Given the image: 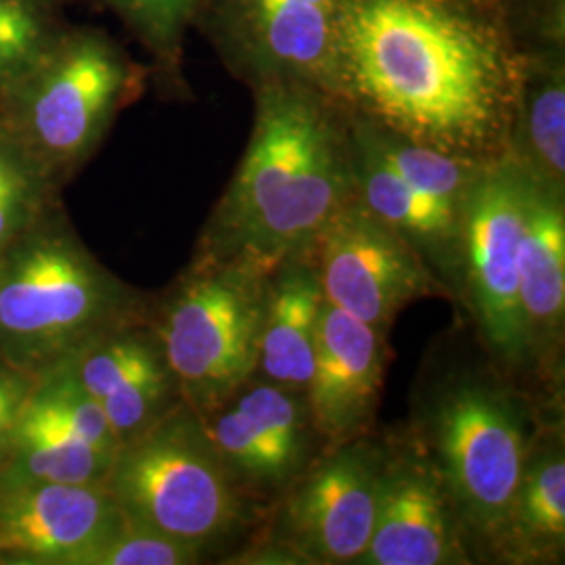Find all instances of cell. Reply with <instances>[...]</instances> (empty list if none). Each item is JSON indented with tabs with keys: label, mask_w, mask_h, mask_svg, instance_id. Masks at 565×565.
<instances>
[{
	"label": "cell",
	"mask_w": 565,
	"mask_h": 565,
	"mask_svg": "<svg viewBox=\"0 0 565 565\" xmlns=\"http://www.w3.org/2000/svg\"><path fill=\"white\" fill-rule=\"evenodd\" d=\"M522 74L497 0H343L331 97L408 141L503 158Z\"/></svg>",
	"instance_id": "6da1fadb"
},
{
	"label": "cell",
	"mask_w": 565,
	"mask_h": 565,
	"mask_svg": "<svg viewBox=\"0 0 565 565\" xmlns=\"http://www.w3.org/2000/svg\"><path fill=\"white\" fill-rule=\"evenodd\" d=\"M254 88L252 137L210 224L205 258L270 277L310 258L356 186L342 103L291 82Z\"/></svg>",
	"instance_id": "7a4b0ae2"
},
{
	"label": "cell",
	"mask_w": 565,
	"mask_h": 565,
	"mask_svg": "<svg viewBox=\"0 0 565 565\" xmlns=\"http://www.w3.org/2000/svg\"><path fill=\"white\" fill-rule=\"evenodd\" d=\"M135 67L97 28H61L20 76L0 84V126L53 177L84 162L135 88Z\"/></svg>",
	"instance_id": "3957f363"
},
{
	"label": "cell",
	"mask_w": 565,
	"mask_h": 565,
	"mask_svg": "<svg viewBox=\"0 0 565 565\" xmlns=\"http://www.w3.org/2000/svg\"><path fill=\"white\" fill-rule=\"evenodd\" d=\"M539 434L522 396L488 375H459L427 403L424 440L465 536L494 548Z\"/></svg>",
	"instance_id": "277c9868"
},
{
	"label": "cell",
	"mask_w": 565,
	"mask_h": 565,
	"mask_svg": "<svg viewBox=\"0 0 565 565\" xmlns=\"http://www.w3.org/2000/svg\"><path fill=\"white\" fill-rule=\"evenodd\" d=\"M103 488L128 524L202 551L247 522L245 494L186 404L120 445Z\"/></svg>",
	"instance_id": "5b68a950"
},
{
	"label": "cell",
	"mask_w": 565,
	"mask_h": 565,
	"mask_svg": "<svg viewBox=\"0 0 565 565\" xmlns=\"http://www.w3.org/2000/svg\"><path fill=\"white\" fill-rule=\"evenodd\" d=\"M121 289L81 245L25 228L0 249V361L51 366L109 331Z\"/></svg>",
	"instance_id": "8992f818"
},
{
	"label": "cell",
	"mask_w": 565,
	"mask_h": 565,
	"mask_svg": "<svg viewBox=\"0 0 565 565\" xmlns=\"http://www.w3.org/2000/svg\"><path fill=\"white\" fill-rule=\"evenodd\" d=\"M268 275L205 258L168 306L160 350L186 406L205 415L258 373Z\"/></svg>",
	"instance_id": "52a82bcc"
},
{
	"label": "cell",
	"mask_w": 565,
	"mask_h": 565,
	"mask_svg": "<svg viewBox=\"0 0 565 565\" xmlns=\"http://www.w3.org/2000/svg\"><path fill=\"white\" fill-rule=\"evenodd\" d=\"M527 172L511 156L486 163L461 207V275L488 348L509 366L532 361L520 310V242Z\"/></svg>",
	"instance_id": "ba28073f"
},
{
	"label": "cell",
	"mask_w": 565,
	"mask_h": 565,
	"mask_svg": "<svg viewBox=\"0 0 565 565\" xmlns=\"http://www.w3.org/2000/svg\"><path fill=\"white\" fill-rule=\"evenodd\" d=\"M310 260L324 302L385 333L406 306L448 294L424 256L356 198L324 228Z\"/></svg>",
	"instance_id": "9c48e42d"
},
{
	"label": "cell",
	"mask_w": 565,
	"mask_h": 565,
	"mask_svg": "<svg viewBox=\"0 0 565 565\" xmlns=\"http://www.w3.org/2000/svg\"><path fill=\"white\" fill-rule=\"evenodd\" d=\"M343 0H203L198 18L224 61L254 86L291 82L331 97Z\"/></svg>",
	"instance_id": "30bf717a"
},
{
	"label": "cell",
	"mask_w": 565,
	"mask_h": 565,
	"mask_svg": "<svg viewBox=\"0 0 565 565\" xmlns=\"http://www.w3.org/2000/svg\"><path fill=\"white\" fill-rule=\"evenodd\" d=\"M385 450L363 443L327 448L285 492L282 543L308 564H359L369 546Z\"/></svg>",
	"instance_id": "8fae6325"
},
{
	"label": "cell",
	"mask_w": 565,
	"mask_h": 565,
	"mask_svg": "<svg viewBox=\"0 0 565 565\" xmlns=\"http://www.w3.org/2000/svg\"><path fill=\"white\" fill-rule=\"evenodd\" d=\"M200 417L243 494L287 492L315 463L321 438L300 392L252 377L226 403Z\"/></svg>",
	"instance_id": "7c38bea8"
},
{
	"label": "cell",
	"mask_w": 565,
	"mask_h": 565,
	"mask_svg": "<svg viewBox=\"0 0 565 565\" xmlns=\"http://www.w3.org/2000/svg\"><path fill=\"white\" fill-rule=\"evenodd\" d=\"M120 524L103 484L0 476V564L84 565Z\"/></svg>",
	"instance_id": "4fadbf2b"
},
{
	"label": "cell",
	"mask_w": 565,
	"mask_h": 565,
	"mask_svg": "<svg viewBox=\"0 0 565 565\" xmlns=\"http://www.w3.org/2000/svg\"><path fill=\"white\" fill-rule=\"evenodd\" d=\"M445 482L419 450L385 452L375 525L359 564H471Z\"/></svg>",
	"instance_id": "5bb4252c"
},
{
	"label": "cell",
	"mask_w": 565,
	"mask_h": 565,
	"mask_svg": "<svg viewBox=\"0 0 565 565\" xmlns=\"http://www.w3.org/2000/svg\"><path fill=\"white\" fill-rule=\"evenodd\" d=\"M385 331L323 302L306 403L327 448L363 438L384 385Z\"/></svg>",
	"instance_id": "9a60e30c"
},
{
	"label": "cell",
	"mask_w": 565,
	"mask_h": 565,
	"mask_svg": "<svg viewBox=\"0 0 565 565\" xmlns=\"http://www.w3.org/2000/svg\"><path fill=\"white\" fill-rule=\"evenodd\" d=\"M57 363L102 406L120 445L162 417L174 385L160 343L139 333L107 331Z\"/></svg>",
	"instance_id": "2e32d148"
},
{
	"label": "cell",
	"mask_w": 565,
	"mask_h": 565,
	"mask_svg": "<svg viewBox=\"0 0 565 565\" xmlns=\"http://www.w3.org/2000/svg\"><path fill=\"white\" fill-rule=\"evenodd\" d=\"M520 310L532 361L553 354L565 323L564 193L530 172L520 242Z\"/></svg>",
	"instance_id": "e0dca14e"
},
{
	"label": "cell",
	"mask_w": 565,
	"mask_h": 565,
	"mask_svg": "<svg viewBox=\"0 0 565 565\" xmlns=\"http://www.w3.org/2000/svg\"><path fill=\"white\" fill-rule=\"evenodd\" d=\"M350 116L352 168L356 200L380 221L403 235L436 275L457 279L461 275V221L438 203L411 189L377 153Z\"/></svg>",
	"instance_id": "ac0fdd59"
},
{
	"label": "cell",
	"mask_w": 565,
	"mask_h": 565,
	"mask_svg": "<svg viewBox=\"0 0 565 565\" xmlns=\"http://www.w3.org/2000/svg\"><path fill=\"white\" fill-rule=\"evenodd\" d=\"M323 289L310 258L281 264L266 285L258 373L306 394L312 375Z\"/></svg>",
	"instance_id": "d6986e66"
},
{
	"label": "cell",
	"mask_w": 565,
	"mask_h": 565,
	"mask_svg": "<svg viewBox=\"0 0 565 565\" xmlns=\"http://www.w3.org/2000/svg\"><path fill=\"white\" fill-rule=\"evenodd\" d=\"M507 156L534 179L564 193L565 70L564 41H548L525 55Z\"/></svg>",
	"instance_id": "ffe728a7"
},
{
	"label": "cell",
	"mask_w": 565,
	"mask_h": 565,
	"mask_svg": "<svg viewBox=\"0 0 565 565\" xmlns=\"http://www.w3.org/2000/svg\"><path fill=\"white\" fill-rule=\"evenodd\" d=\"M565 546V457L557 434L536 436L494 555L511 564L557 562Z\"/></svg>",
	"instance_id": "44dd1931"
},
{
	"label": "cell",
	"mask_w": 565,
	"mask_h": 565,
	"mask_svg": "<svg viewBox=\"0 0 565 565\" xmlns=\"http://www.w3.org/2000/svg\"><path fill=\"white\" fill-rule=\"evenodd\" d=\"M116 455L57 425L21 415L0 476L49 484H103Z\"/></svg>",
	"instance_id": "7402d4cb"
},
{
	"label": "cell",
	"mask_w": 565,
	"mask_h": 565,
	"mask_svg": "<svg viewBox=\"0 0 565 565\" xmlns=\"http://www.w3.org/2000/svg\"><path fill=\"white\" fill-rule=\"evenodd\" d=\"M352 118L363 128L366 139L377 149V153L411 189L438 203L461 221L465 195L488 162L469 160L408 141L359 114H352Z\"/></svg>",
	"instance_id": "603a6c76"
},
{
	"label": "cell",
	"mask_w": 565,
	"mask_h": 565,
	"mask_svg": "<svg viewBox=\"0 0 565 565\" xmlns=\"http://www.w3.org/2000/svg\"><path fill=\"white\" fill-rule=\"evenodd\" d=\"M21 415L42 424L57 425L111 455L120 448L102 406L82 390L63 364H51L41 384L32 385Z\"/></svg>",
	"instance_id": "cb8c5ba5"
},
{
	"label": "cell",
	"mask_w": 565,
	"mask_h": 565,
	"mask_svg": "<svg viewBox=\"0 0 565 565\" xmlns=\"http://www.w3.org/2000/svg\"><path fill=\"white\" fill-rule=\"evenodd\" d=\"M53 0H0V84L20 76L61 30Z\"/></svg>",
	"instance_id": "d4e9b609"
},
{
	"label": "cell",
	"mask_w": 565,
	"mask_h": 565,
	"mask_svg": "<svg viewBox=\"0 0 565 565\" xmlns=\"http://www.w3.org/2000/svg\"><path fill=\"white\" fill-rule=\"evenodd\" d=\"M135 36L166 65L181 55L189 23L198 18L203 0H107Z\"/></svg>",
	"instance_id": "484cf974"
},
{
	"label": "cell",
	"mask_w": 565,
	"mask_h": 565,
	"mask_svg": "<svg viewBox=\"0 0 565 565\" xmlns=\"http://www.w3.org/2000/svg\"><path fill=\"white\" fill-rule=\"evenodd\" d=\"M203 551L162 532L121 524L97 546L84 565H189L202 562Z\"/></svg>",
	"instance_id": "4316f807"
},
{
	"label": "cell",
	"mask_w": 565,
	"mask_h": 565,
	"mask_svg": "<svg viewBox=\"0 0 565 565\" xmlns=\"http://www.w3.org/2000/svg\"><path fill=\"white\" fill-rule=\"evenodd\" d=\"M32 385L23 369L0 361V459L9 448Z\"/></svg>",
	"instance_id": "83f0119b"
},
{
	"label": "cell",
	"mask_w": 565,
	"mask_h": 565,
	"mask_svg": "<svg viewBox=\"0 0 565 565\" xmlns=\"http://www.w3.org/2000/svg\"><path fill=\"white\" fill-rule=\"evenodd\" d=\"M42 170L2 126H0V186L18 181L21 177ZM44 172V170H42ZM46 174V172H44Z\"/></svg>",
	"instance_id": "f1b7e54d"
},
{
	"label": "cell",
	"mask_w": 565,
	"mask_h": 565,
	"mask_svg": "<svg viewBox=\"0 0 565 565\" xmlns=\"http://www.w3.org/2000/svg\"><path fill=\"white\" fill-rule=\"evenodd\" d=\"M53 2H57V0H53Z\"/></svg>",
	"instance_id": "f546056e"
}]
</instances>
